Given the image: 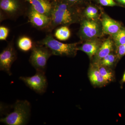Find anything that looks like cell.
Masks as SVG:
<instances>
[{
  "label": "cell",
  "mask_w": 125,
  "mask_h": 125,
  "mask_svg": "<svg viewBox=\"0 0 125 125\" xmlns=\"http://www.w3.org/2000/svg\"><path fill=\"white\" fill-rule=\"evenodd\" d=\"M29 3L36 10L51 18L53 1L51 0H24Z\"/></svg>",
  "instance_id": "obj_13"
},
{
  "label": "cell",
  "mask_w": 125,
  "mask_h": 125,
  "mask_svg": "<svg viewBox=\"0 0 125 125\" xmlns=\"http://www.w3.org/2000/svg\"><path fill=\"white\" fill-rule=\"evenodd\" d=\"M10 30L7 27L4 26L0 27V40L1 41L6 40L9 35Z\"/></svg>",
  "instance_id": "obj_22"
},
{
  "label": "cell",
  "mask_w": 125,
  "mask_h": 125,
  "mask_svg": "<svg viewBox=\"0 0 125 125\" xmlns=\"http://www.w3.org/2000/svg\"><path fill=\"white\" fill-rule=\"evenodd\" d=\"M29 61L36 71L45 72L47 62L52 55L51 50L43 45L37 43L31 50Z\"/></svg>",
  "instance_id": "obj_5"
},
{
  "label": "cell",
  "mask_w": 125,
  "mask_h": 125,
  "mask_svg": "<svg viewBox=\"0 0 125 125\" xmlns=\"http://www.w3.org/2000/svg\"><path fill=\"white\" fill-rule=\"evenodd\" d=\"M82 42H79L71 43H63L55 39L51 34H49L37 43L43 45L49 48L53 55L74 57L77 54L78 45Z\"/></svg>",
  "instance_id": "obj_3"
},
{
  "label": "cell",
  "mask_w": 125,
  "mask_h": 125,
  "mask_svg": "<svg viewBox=\"0 0 125 125\" xmlns=\"http://www.w3.org/2000/svg\"><path fill=\"white\" fill-rule=\"evenodd\" d=\"M71 33L68 26H61L55 31L54 36L58 40L66 41L70 37Z\"/></svg>",
  "instance_id": "obj_18"
},
{
  "label": "cell",
  "mask_w": 125,
  "mask_h": 125,
  "mask_svg": "<svg viewBox=\"0 0 125 125\" xmlns=\"http://www.w3.org/2000/svg\"><path fill=\"white\" fill-rule=\"evenodd\" d=\"M45 72L36 71L33 76L30 77L21 76L20 79L22 80L30 88L37 93H44L48 85L47 80Z\"/></svg>",
  "instance_id": "obj_7"
},
{
  "label": "cell",
  "mask_w": 125,
  "mask_h": 125,
  "mask_svg": "<svg viewBox=\"0 0 125 125\" xmlns=\"http://www.w3.org/2000/svg\"><path fill=\"white\" fill-rule=\"evenodd\" d=\"M101 21L104 34L111 36L122 28V23L112 19L104 11H102Z\"/></svg>",
  "instance_id": "obj_10"
},
{
  "label": "cell",
  "mask_w": 125,
  "mask_h": 125,
  "mask_svg": "<svg viewBox=\"0 0 125 125\" xmlns=\"http://www.w3.org/2000/svg\"><path fill=\"white\" fill-rule=\"evenodd\" d=\"M115 44L116 48L120 45L125 44V28H122L116 33L110 36Z\"/></svg>",
  "instance_id": "obj_20"
},
{
  "label": "cell",
  "mask_w": 125,
  "mask_h": 125,
  "mask_svg": "<svg viewBox=\"0 0 125 125\" xmlns=\"http://www.w3.org/2000/svg\"><path fill=\"white\" fill-rule=\"evenodd\" d=\"M29 21L33 27L39 29H47L50 25L51 18L36 10L30 4L28 10Z\"/></svg>",
  "instance_id": "obj_9"
},
{
  "label": "cell",
  "mask_w": 125,
  "mask_h": 125,
  "mask_svg": "<svg viewBox=\"0 0 125 125\" xmlns=\"http://www.w3.org/2000/svg\"><path fill=\"white\" fill-rule=\"evenodd\" d=\"M96 66L98 68L101 74L108 83L113 81L114 77V74L110 67L102 66Z\"/></svg>",
  "instance_id": "obj_19"
},
{
  "label": "cell",
  "mask_w": 125,
  "mask_h": 125,
  "mask_svg": "<svg viewBox=\"0 0 125 125\" xmlns=\"http://www.w3.org/2000/svg\"><path fill=\"white\" fill-rule=\"evenodd\" d=\"M17 45L18 48L21 51L26 52L32 50L34 44L29 37L23 36L20 37L18 39Z\"/></svg>",
  "instance_id": "obj_16"
},
{
  "label": "cell",
  "mask_w": 125,
  "mask_h": 125,
  "mask_svg": "<svg viewBox=\"0 0 125 125\" xmlns=\"http://www.w3.org/2000/svg\"><path fill=\"white\" fill-rule=\"evenodd\" d=\"M116 53L118 60L125 55V44L120 45L116 48Z\"/></svg>",
  "instance_id": "obj_24"
},
{
  "label": "cell",
  "mask_w": 125,
  "mask_h": 125,
  "mask_svg": "<svg viewBox=\"0 0 125 125\" xmlns=\"http://www.w3.org/2000/svg\"><path fill=\"white\" fill-rule=\"evenodd\" d=\"M13 111L0 118L1 123L7 125L27 124L31 114V105L27 100H17L13 105Z\"/></svg>",
  "instance_id": "obj_2"
},
{
  "label": "cell",
  "mask_w": 125,
  "mask_h": 125,
  "mask_svg": "<svg viewBox=\"0 0 125 125\" xmlns=\"http://www.w3.org/2000/svg\"><path fill=\"white\" fill-rule=\"evenodd\" d=\"M116 49L115 44L111 37L110 36L108 38L103 41L97 54L92 59V64H96L103 58L110 53L114 52Z\"/></svg>",
  "instance_id": "obj_12"
},
{
  "label": "cell",
  "mask_w": 125,
  "mask_h": 125,
  "mask_svg": "<svg viewBox=\"0 0 125 125\" xmlns=\"http://www.w3.org/2000/svg\"><path fill=\"white\" fill-rule=\"evenodd\" d=\"M102 9L94 5H87L82 10L83 18L90 20H101Z\"/></svg>",
  "instance_id": "obj_15"
},
{
  "label": "cell",
  "mask_w": 125,
  "mask_h": 125,
  "mask_svg": "<svg viewBox=\"0 0 125 125\" xmlns=\"http://www.w3.org/2000/svg\"><path fill=\"white\" fill-rule=\"evenodd\" d=\"M53 1V8L51 15V22L47 29L51 31L58 26H69L80 23L83 17L82 9L68 4L62 0Z\"/></svg>",
  "instance_id": "obj_1"
},
{
  "label": "cell",
  "mask_w": 125,
  "mask_h": 125,
  "mask_svg": "<svg viewBox=\"0 0 125 125\" xmlns=\"http://www.w3.org/2000/svg\"><path fill=\"white\" fill-rule=\"evenodd\" d=\"M52 1H54L55 0H51Z\"/></svg>",
  "instance_id": "obj_27"
},
{
  "label": "cell",
  "mask_w": 125,
  "mask_h": 125,
  "mask_svg": "<svg viewBox=\"0 0 125 125\" xmlns=\"http://www.w3.org/2000/svg\"><path fill=\"white\" fill-rule=\"evenodd\" d=\"M17 58V53L13 40L9 43L0 54V69L11 75V65Z\"/></svg>",
  "instance_id": "obj_8"
},
{
  "label": "cell",
  "mask_w": 125,
  "mask_h": 125,
  "mask_svg": "<svg viewBox=\"0 0 125 125\" xmlns=\"http://www.w3.org/2000/svg\"><path fill=\"white\" fill-rule=\"evenodd\" d=\"M103 41L101 38L86 40L81 46H78L77 49L86 53L92 60L98 51Z\"/></svg>",
  "instance_id": "obj_11"
},
{
  "label": "cell",
  "mask_w": 125,
  "mask_h": 125,
  "mask_svg": "<svg viewBox=\"0 0 125 125\" xmlns=\"http://www.w3.org/2000/svg\"><path fill=\"white\" fill-rule=\"evenodd\" d=\"M97 1L103 6L113 7L117 5V4L114 0H97Z\"/></svg>",
  "instance_id": "obj_23"
},
{
  "label": "cell",
  "mask_w": 125,
  "mask_h": 125,
  "mask_svg": "<svg viewBox=\"0 0 125 125\" xmlns=\"http://www.w3.org/2000/svg\"><path fill=\"white\" fill-rule=\"evenodd\" d=\"M115 0L119 4L125 6V0Z\"/></svg>",
  "instance_id": "obj_25"
},
{
  "label": "cell",
  "mask_w": 125,
  "mask_h": 125,
  "mask_svg": "<svg viewBox=\"0 0 125 125\" xmlns=\"http://www.w3.org/2000/svg\"><path fill=\"white\" fill-rule=\"evenodd\" d=\"M80 23L78 35L82 41L101 38L104 36L101 20H90L83 18Z\"/></svg>",
  "instance_id": "obj_4"
},
{
  "label": "cell",
  "mask_w": 125,
  "mask_h": 125,
  "mask_svg": "<svg viewBox=\"0 0 125 125\" xmlns=\"http://www.w3.org/2000/svg\"><path fill=\"white\" fill-rule=\"evenodd\" d=\"M89 80L93 85L96 87H103L108 83L101 74L97 67L91 63L88 72Z\"/></svg>",
  "instance_id": "obj_14"
},
{
  "label": "cell",
  "mask_w": 125,
  "mask_h": 125,
  "mask_svg": "<svg viewBox=\"0 0 125 125\" xmlns=\"http://www.w3.org/2000/svg\"><path fill=\"white\" fill-rule=\"evenodd\" d=\"M117 60H118V59L116 53L115 54L114 52H113L96 64H92L96 65L102 66L110 67L116 63Z\"/></svg>",
  "instance_id": "obj_17"
},
{
  "label": "cell",
  "mask_w": 125,
  "mask_h": 125,
  "mask_svg": "<svg viewBox=\"0 0 125 125\" xmlns=\"http://www.w3.org/2000/svg\"><path fill=\"white\" fill-rule=\"evenodd\" d=\"M0 20L4 18L13 19L23 12L22 0H0Z\"/></svg>",
  "instance_id": "obj_6"
},
{
  "label": "cell",
  "mask_w": 125,
  "mask_h": 125,
  "mask_svg": "<svg viewBox=\"0 0 125 125\" xmlns=\"http://www.w3.org/2000/svg\"><path fill=\"white\" fill-rule=\"evenodd\" d=\"M68 4L83 9V5L85 4V0H62Z\"/></svg>",
  "instance_id": "obj_21"
},
{
  "label": "cell",
  "mask_w": 125,
  "mask_h": 125,
  "mask_svg": "<svg viewBox=\"0 0 125 125\" xmlns=\"http://www.w3.org/2000/svg\"><path fill=\"white\" fill-rule=\"evenodd\" d=\"M122 83H125V71L123 74L121 81Z\"/></svg>",
  "instance_id": "obj_26"
}]
</instances>
